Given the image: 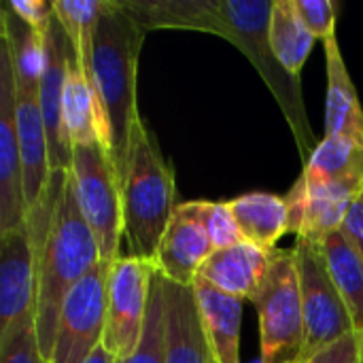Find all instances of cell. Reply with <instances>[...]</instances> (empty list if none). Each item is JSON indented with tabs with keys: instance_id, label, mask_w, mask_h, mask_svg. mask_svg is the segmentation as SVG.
<instances>
[{
	"instance_id": "obj_1",
	"label": "cell",
	"mask_w": 363,
	"mask_h": 363,
	"mask_svg": "<svg viewBox=\"0 0 363 363\" xmlns=\"http://www.w3.org/2000/svg\"><path fill=\"white\" fill-rule=\"evenodd\" d=\"M272 6L274 2L268 0H151L145 9V23L149 30H200L236 45L274 94L296 136L302 160L306 162L319 143L315 140V132L308 123L300 79L291 77L272 53Z\"/></svg>"
},
{
	"instance_id": "obj_2",
	"label": "cell",
	"mask_w": 363,
	"mask_h": 363,
	"mask_svg": "<svg viewBox=\"0 0 363 363\" xmlns=\"http://www.w3.org/2000/svg\"><path fill=\"white\" fill-rule=\"evenodd\" d=\"M26 225L36 249V334L49 362L68 294L102 259L96 236L79 211L70 170L51 172L47 191L28 213Z\"/></svg>"
},
{
	"instance_id": "obj_3",
	"label": "cell",
	"mask_w": 363,
	"mask_h": 363,
	"mask_svg": "<svg viewBox=\"0 0 363 363\" xmlns=\"http://www.w3.org/2000/svg\"><path fill=\"white\" fill-rule=\"evenodd\" d=\"M145 30L125 11L121 0H108L94 32L87 74L94 85L106 149L123 174L130 138L138 115L136 83L138 57L145 43Z\"/></svg>"
},
{
	"instance_id": "obj_4",
	"label": "cell",
	"mask_w": 363,
	"mask_h": 363,
	"mask_svg": "<svg viewBox=\"0 0 363 363\" xmlns=\"http://www.w3.org/2000/svg\"><path fill=\"white\" fill-rule=\"evenodd\" d=\"M123 238L132 257L153 262L162 236L177 204L172 166L166 162L155 134L143 119L130 138L128 160L121 174Z\"/></svg>"
},
{
	"instance_id": "obj_5",
	"label": "cell",
	"mask_w": 363,
	"mask_h": 363,
	"mask_svg": "<svg viewBox=\"0 0 363 363\" xmlns=\"http://www.w3.org/2000/svg\"><path fill=\"white\" fill-rule=\"evenodd\" d=\"M70 177L83 219L96 236L102 262L113 264L123 238L121 172L102 143L72 147Z\"/></svg>"
},
{
	"instance_id": "obj_6",
	"label": "cell",
	"mask_w": 363,
	"mask_h": 363,
	"mask_svg": "<svg viewBox=\"0 0 363 363\" xmlns=\"http://www.w3.org/2000/svg\"><path fill=\"white\" fill-rule=\"evenodd\" d=\"M259 315L264 363H300L304 351V313L296 255L274 249L262 289L253 300Z\"/></svg>"
},
{
	"instance_id": "obj_7",
	"label": "cell",
	"mask_w": 363,
	"mask_h": 363,
	"mask_svg": "<svg viewBox=\"0 0 363 363\" xmlns=\"http://www.w3.org/2000/svg\"><path fill=\"white\" fill-rule=\"evenodd\" d=\"M302 313H304V351L302 359L325 351L355 332L351 313L332 279L323 247L311 240L296 238L294 247Z\"/></svg>"
},
{
	"instance_id": "obj_8",
	"label": "cell",
	"mask_w": 363,
	"mask_h": 363,
	"mask_svg": "<svg viewBox=\"0 0 363 363\" xmlns=\"http://www.w3.org/2000/svg\"><path fill=\"white\" fill-rule=\"evenodd\" d=\"M155 272L153 262L132 255H121L111 264L102 345L119 362L130 359L143 342Z\"/></svg>"
},
{
	"instance_id": "obj_9",
	"label": "cell",
	"mask_w": 363,
	"mask_h": 363,
	"mask_svg": "<svg viewBox=\"0 0 363 363\" xmlns=\"http://www.w3.org/2000/svg\"><path fill=\"white\" fill-rule=\"evenodd\" d=\"M108 262H98L91 272L68 294L47 363H85L102 345L106 328Z\"/></svg>"
},
{
	"instance_id": "obj_10",
	"label": "cell",
	"mask_w": 363,
	"mask_h": 363,
	"mask_svg": "<svg viewBox=\"0 0 363 363\" xmlns=\"http://www.w3.org/2000/svg\"><path fill=\"white\" fill-rule=\"evenodd\" d=\"M213 202L194 200L179 204L162 236L155 253L157 272L177 285H194L202 264L215 247L208 234V215Z\"/></svg>"
},
{
	"instance_id": "obj_11",
	"label": "cell",
	"mask_w": 363,
	"mask_h": 363,
	"mask_svg": "<svg viewBox=\"0 0 363 363\" xmlns=\"http://www.w3.org/2000/svg\"><path fill=\"white\" fill-rule=\"evenodd\" d=\"M21 151L15 115V77L6 49L0 45V234L26 225Z\"/></svg>"
},
{
	"instance_id": "obj_12",
	"label": "cell",
	"mask_w": 363,
	"mask_h": 363,
	"mask_svg": "<svg viewBox=\"0 0 363 363\" xmlns=\"http://www.w3.org/2000/svg\"><path fill=\"white\" fill-rule=\"evenodd\" d=\"M363 191L357 183L306 185L302 179L285 196L289 211V232L302 240L323 245V240L342 230L353 200Z\"/></svg>"
},
{
	"instance_id": "obj_13",
	"label": "cell",
	"mask_w": 363,
	"mask_h": 363,
	"mask_svg": "<svg viewBox=\"0 0 363 363\" xmlns=\"http://www.w3.org/2000/svg\"><path fill=\"white\" fill-rule=\"evenodd\" d=\"M36 315V249L28 225L0 234V334Z\"/></svg>"
},
{
	"instance_id": "obj_14",
	"label": "cell",
	"mask_w": 363,
	"mask_h": 363,
	"mask_svg": "<svg viewBox=\"0 0 363 363\" xmlns=\"http://www.w3.org/2000/svg\"><path fill=\"white\" fill-rule=\"evenodd\" d=\"M72 55L74 49L70 45V38L64 32L62 23L57 21V17L53 15L45 32V66H43L40 89H38L40 111L49 138L51 172L70 170V162H72V149L66 143L62 130V96H64L66 72Z\"/></svg>"
},
{
	"instance_id": "obj_15",
	"label": "cell",
	"mask_w": 363,
	"mask_h": 363,
	"mask_svg": "<svg viewBox=\"0 0 363 363\" xmlns=\"http://www.w3.org/2000/svg\"><path fill=\"white\" fill-rule=\"evenodd\" d=\"M164 291V363H211L194 285H177L162 277Z\"/></svg>"
},
{
	"instance_id": "obj_16",
	"label": "cell",
	"mask_w": 363,
	"mask_h": 363,
	"mask_svg": "<svg viewBox=\"0 0 363 363\" xmlns=\"http://www.w3.org/2000/svg\"><path fill=\"white\" fill-rule=\"evenodd\" d=\"M15 115H17V134H19V151H21L23 196L30 213L40 204L47 185L51 181L49 138H47L38 94L15 91Z\"/></svg>"
},
{
	"instance_id": "obj_17",
	"label": "cell",
	"mask_w": 363,
	"mask_h": 363,
	"mask_svg": "<svg viewBox=\"0 0 363 363\" xmlns=\"http://www.w3.org/2000/svg\"><path fill=\"white\" fill-rule=\"evenodd\" d=\"M270 257L272 251H264L245 240L236 247L213 251L198 277L228 296L253 302L268 274Z\"/></svg>"
},
{
	"instance_id": "obj_18",
	"label": "cell",
	"mask_w": 363,
	"mask_h": 363,
	"mask_svg": "<svg viewBox=\"0 0 363 363\" xmlns=\"http://www.w3.org/2000/svg\"><path fill=\"white\" fill-rule=\"evenodd\" d=\"M194 291L213 362L240 363V328L245 300L219 291L200 277L194 281Z\"/></svg>"
},
{
	"instance_id": "obj_19",
	"label": "cell",
	"mask_w": 363,
	"mask_h": 363,
	"mask_svg": "<svg viewBox=\"0 0 363 363\" xmlns=\"http://www.w3.org/2000/svg\"><path fill=\"white\" fill-rule=\"evenodd\" d=\"M325 68H328V108H325V136H345L363 143V108L357 89L347 70L340 53L338 38H328Z\"/></svg>"
},
{
	"instance_id": "obj_20",
	"label": "cell",
	"mask_w": 363,
	"mask_h": 363,
	"mask_svg": "<svg viewBox=\"0 0 363 363\" xmlns=\"http://www.w3.org/2000/svg\"><path fill=\"white\" fill-rule=\"evenodd\" d=\"M62 130L70 149L74 145H85L96 140L106 147L98 98L89 81V74L79 64L77 55L70 57L68 72H66L64 96H62Z\"/></svg>"
},
{
	"instance_id": "obj_21",
	"label": "cell",
	"mask_w": 363,
	"mask_h": 363,
	"mask_svg": "<svg viewBox=\"0 0 363 363\" xmlns=\"http://www.w3.org/2000/svg\"><path fill=\"white\" fill-rule=\"evenodd\" d=\"M0 45L9 53L15 91L38 94L45 66V34L21 21L6 4L0 11Z\"/></svg>"
},
{
	"instance_id": "obj_22",
	"label": "cell",
	"mask_w": 363,
	"mask_h": 363,
	"mask_svg": "<svg viewBox=\"0 0 363 363\" xmlns=\"http://www.w3.org/2000/svg\"><path fill=\"white\" fill-rule=\"evenodd\" d=\"M230 206L245 240L264 251H274L289 232V211L281 196L253 191L230 200Z\"/></svg>"
},
{
	"instance_id": "obj_23",
	"label": "cell",
	"mask_w": 363,
	"mask_h": 363,
	"mask_svg": "<svg viewBox=\"0 0 363 363\" xmlns=\"http://www.w3.org/2000/svg\"><path fill=\"white\" fill-rule=\"evenodd\" d=\"M300 179L306 185H363V143L345 136H325L304 162Z\"/></svg>"
},
{
	"instance_id": "obj_24",
	"label": "cell",
	"mask_w": 363,
	"mask_h": 363,
	"mask_svg": "<svg viewBox=\"0 0 363 363\" xmlns=\"http://www.w3.org/2000/svg\"><path fill=\"white\" fill-rule=\"evenodd\" d=\"M321 247L332 279L351 313L355 334L363 340V259L342 230L330 234Z\"/></svg>"
},
{
	"instance_id": "obj_25",
	"label": "cell",
	"mask_w": 363,
	"mask_h": 363,
	"mask_svg": "<svg viewBox=\"0 0 363 363\" xmlns=\"http://www.w3.org/2000/svg\"><path fill=\"white\" fill-rule=\"evenodd\" d=\"M315 36L302 23L296 0H274L270 15V47L281 66L296 79L313 51Z\"/></svg>"
},
{
	"instance_id": "obj_26",
	"label": "cell",
	"mask_w": 363,
	"mask_h": 363,
	"mask_svg": "<svg viewBox=\"0 0 363 363\" xmlns=\"http://www.w3.org/2000/svg\"><path fill=\"white\" fill-rule=\"evenodd\" d=\"M106 6L108 0H53L55 17L68 34L74 55L85 70L89 64L94 32Z\"/></svg>"
},
{
	"instance_id": "obj_27",
	"label": "cell",
	"mask_w": 363,
	"mask_h": 363,
	"mask_svg": "<svg viewBox=\"0 0 363 363\" xmlns=\"http://www.w3.org/2000/svg\"><path fill=\"white\" fill-rule=\"evenodd\" d=\"M119 363H164V291L160 272L153 274L151 283V300L143 342L130 359Z\"/></svg>"
},
{
	"instance_id": "obj_28",
	"label": "cell",
	"mask_w": 363,
	"mask_h": 363,
	"mask_svg": "<svg viewBox=\"0 0 363 363\" xmlns=\"http://www.w3.org/2000/svg\"><path fill=\"white\" fill-rule=\"evenodd\" d=\"M0 363H47L36 334V315L0 334Z\"/></svg>"
},
{
	"instance_id": "obj_29",
	"label": "cell",
	"mask_w": 363,
	"mask_h": 363,
	"mask_svg": "<svg viewBox=\"0 0 363 363\" xmlns=\"http://www.w3.org/2000/svg\"><path fill=\"white\" fill-rule=\"evenodd\" d=\"M296 9L315 38L325 43L336 36V4L332 0H296Z\"/></svg>"
},
{
	"instance_id": "obj_30",
	"label": "cell",
	"mask_w": 363,
	"mask_h": 363,
	"mask_svg": "<svg viewBox=\"0 0 363 363\" xmlns=\"http://www.w3.org/2000/svg\"><path fill=\"white\" fill-rule=\"evenodd\" d=\"M208 234H211L215 251L230 249V247L245 242V236L236 223L230 202H213L211 215H208Z\"/></svg>"
},
{
	"instance_id": "obj_31",
	"label": "cell",
	"mask_w": 363,
	"mask_h": 363,
	"mask_svg": "<svg viewBox=\"0 0 363 363\" xmlns=\"http://www.w3.org/2000/svg\"><path fill=\"white\" fill-rule=\"evenodd\" d=\"M21 21H26L28 26H32L38 32H47L55 11H53V2L47 0H9L4 2Z\"/></svg>"
},
{
	"instance_id": "obj_32",
	"label": "cell",
	"mask_w": 363,
	"mask_h": 363,
	"mask_svg": "<svg viewBox=\"0 0 363 363\" xmlns=\"http://www.w3.org/2000/svg\"><path fill=\"white\" fill-rule=\"evenodd\" d=\"M363 362V340L353 332L345 336L340 342L328 347L325 351L313 355L311 359L300 363H362Z\"/></svg>"
},
{
	"instance_id": "obj_33",
	"label": "cell",
	"mask_w": 363,
	"mask_h": 363,
	"mask_svg": "<svg viewBox=\"0 0 363 363\" xmlns=\"http://www.w3.org/2000/svg\"><path fill=\"white\" fill-rule=\"evenodd\" d=\"M342 232L363 259V191L353 200L347 219L342 223Z\"/></svg>"
},
{
	"instance_id": "obj_34",
	"label": "cell",
	"mask_w": 363,
	"mask_h": 363,
	"mask_svg": "<svg viewBox=\"0 0 363 363\" xmlns=\"http://www.w3.org/2000/svg\"><path fill=\"white\" fill-rule=\"evenodd\" d=\"M85 363H119V359H117L115 355H111V353L104 349V345H100V347L89 355V359Z\"/></svg>"
},
{
	"instance_id": "obj_35",
	"label": "cell",
	"mask_w": 363,
	"mask_h": 363,
	"mask_svg": "<svg viewBox=\"0 0 363 363\" xmlns=\"http://www.w3.org/2000/svg\"><path fill=\"white\" fill-rule=\"evenodd\" d=\"M251 363H264V362H262V357H257L255 362H251Z\"/></svg>"
},
{
	"instance_id": "obj_36",
	"label": "cell",
	"mask_w": 363,
	"mask_h": 363,
	"mask_svg": "<svg viewBox=\"0 0 363 363\" xmlns=\"http://www.w3.org/2000/svg\"><path fill=\"white\" fill-rule=\"evenodd\" d=\"M211 363H215V362H211Z\"/></svg>"
},
{
	"instance_id": "obj_37",
	"label": "cell",
	"mask_w": 363,
	"mask_h": 363,
	"mask_svg": "<svg viewBox=\"0 0 363 363\" xmlns=\"http://www.w3.org/2000/svg\"><path fill=\"white\" fill-rule=\"evenodd\" d=\"M362 363H363V362H362Z\"/></svg>"
}]
</instances>
